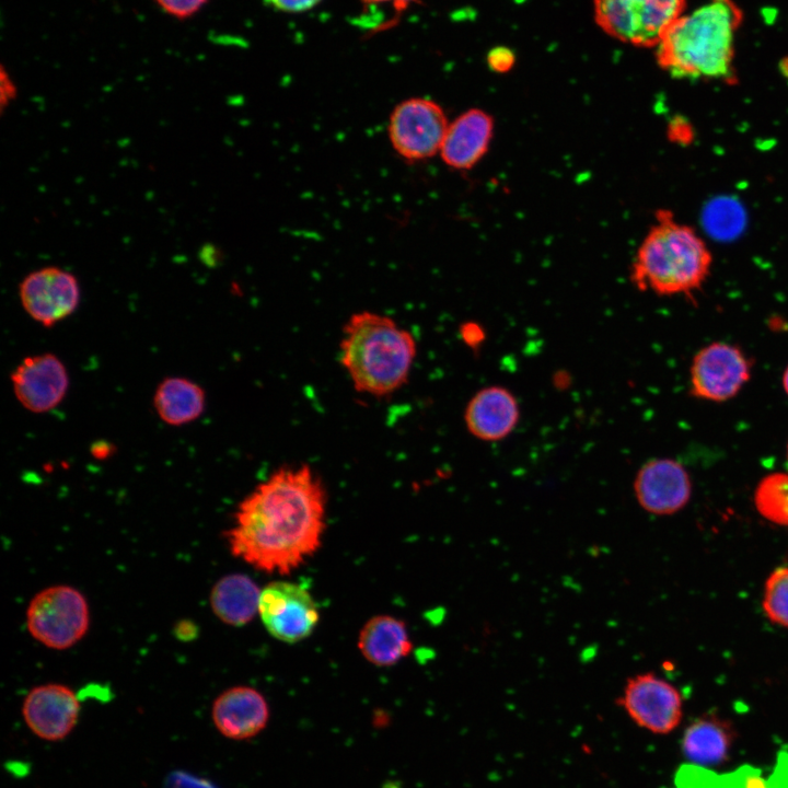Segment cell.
Returning a JSON list of instances; mask_svg holds the SVG:
<instances>
[{"label": "cell", "instance_id": "ffe728a7", "mask_svg": "<svg viewBox=\"0 0 788 788\" xmlns=\"http://www.w3.org/2000/svg\"><path fill=\"white\" fill-rule=\"evenodd\" d=\"M730 722L716 715L695 719L684 731L682 751L694 763L714 765L727 760L734 741Z\"/></svg>", "mask_w": 788, "mask_h": 788}, {"label": "cell", "instance_id": "e0dca14e", "mask_svg": "<svg viewBox=\"0 0 788 788\" xmlns=\"http://www.w3.org/2000/svg\"><path fill=\"white\" fill-rule=\"evenodd\" d=\"M520 417L519 403L506 387L486 386L474 394L464 413L468 432L483 441H499L515 428Z\"/></svg>", "mask_w": 788, "mask_h": 788}, {"label": "cell", "instance_id": "52a82bcc", "mask_svg": "<svg viewBox=\"0 0 788 788\" xmlns=\"http://www.w3.org/2000/svg\"><path fill=\"white\" fill-rule=\"evenodd\" d=\"M449 126L443 108L427 97H409L390 114L387 137L394 152L408 163L439 154Z\"/></svg>", "mask_w": 788, "mask_h": 788}, {"label": "cell", "instance_id": "277c9868", "mask_svg": "<svg viewBox=\"0 0 788 788\" xmlns=\"http://www.w3.org/2000/svg\"><path fill=\"white\" fill-rule=\"evenodd\" d=\"M711 254L697 232L667 210L642 240L631 266L637 289L660 296L691 294L707 279Z\"/></svg>", "mask_w": 788, "mask_h": 788}, {"label": "cell", "instance_id": "4dcf8cb0", "mask_svg": "<svg viewBox=\"0 0 788 788\" xmlns=\"http://www.w3.org/2000/svg\"><path fill=\"white\" fill-rule=\"evenodd\" d=\"M787 457H788V445H787Z\"/></svg>", "mask_w": 788, "mask_h": 788}, {"label": "cell", "instance_id": "9a60e30c", "mask_svg": "<svg viewBox=\"0 0 788 788\" xmlns=\"http://www.w3.org/2000/svg\"><path fill=\"white\" fill-rule=\"evenodd\" d=\"M269 717V706L264 695L245 685L225 690L211 707L216 729L233 741L253 739L266 728Z\"/></svg>", "mask_w": 788, "mask_h": 788}, {"label": "cell", "instance_id": "7a4b0ae2", "mask_svg": "<svg viewBox=\"0 0 788 788\" xmlns=\"http://www.w3.org/2000/svg\"><path fill=\"white\" fill-rule=\"evenodd\" d=\"M741 21L742 12L732 0H711L681 15L657 44L659 66L676 79H732Z\"/></svg>", "mask_w": 788, "mask_h": 788}, {"label": "cell", "instance_id": "5bb4252c", "mask_svg": "<svg viewBox=\"0 0 788 788\" xmlns=\"http://www.w3.org/2000/svg\"><path fill=\"white\" fill-rule=\"evenodd\" d=\"M80 700L63 684L48 683L33 687L22 704V716L37 738L56 742L67 738L77 726Z\"/></svg>", "mask_w": 788, "mask_h": 788}, {"label": "cell", "instance_id": "8fae6325", "mask_svg": "<svg viewBox=\"0 0 788 788\" xmlns=\"http://www.w3.org/2000/svg\"><path fill=\"white\" fill-rule=\"evenodd\" d=\"M19 297L31 318L51 327L77 310L81 290L72 273L58 266H46L23 278L19 285Z\"/></svg>", "mask_w": 788, "mask_h": 788}, {"label": "cell", "instance_id": "44dd1931", "mask_svg": "<svg viewBox=\"0 0 788 788\" xmlns=\"http://www.w3.org/2000/svg\"><path fill=\"white\" fill-rule=\"evenodd\" d=\"M154 409L165 424L183 426L200 417L206 407V392L196 382L169 376L160 382L153 395Z\"/></svg>", "mask_w": 788, "mask_h": 788}, {"label": "cell", "instance_id": "3957f363", "mask_svg": "<svg viewBox=\"0 0 788 788\" xmlns=\"http://www.w3.org/2000/svg\"><path fill=\"white\" fill-rule=\"evenodd\" d=\"M416 354L414 336L386 315L360 311L343 327L340 362L359 393L384 397L399 390Z\"/></svg>", "mask_w": 788, "mask_h": 788}, {"label": "cell", "instance_id": "484cf974", "mask_svg": "<svg viewBox=\"0 0 788 788\" xmlns=\"http://www.w3.org/2000/svg\"><path fill=\"white\" fill-rule=\"evenodd\" d=\"M265 2L281 12L299 13L314 8L321 0H265Z\"/></svg>", "mask_w": 788, "mask_h": 788}, {"label": "cell", "instance_id": "ba28073f", "mask_svg": "<svg viewBox=\"0 0 788 788\" xmlns=\"http://www.w3.org/2000/svg\"><path fill=\"white\" fill-rule=\"evenodd\" d=\"M258 615L276 639L294 644L315 629L320 613L310 592L290 581H273L260 591Z\"/></svg>", "mask_w": 788, "mask_h": 788}, {"label": "cell", "instance_id": "7c38bea8", "mask_svg": "<svg viewBox=\"0 0 788 788\" xmlns=\"http://www.w3.org/2000/svg\"><path fill=\"white\" fill-rule=\"evenodd\" d=\"M10 380L19 403L35 414L56 408L69 389L67 368L51 352L25 357L12 371Z\"/></svg>", "mask_w": 788, "mask_h": 788}, {"label": "cell", "instance_id": "603a6c76", "mask_svg": "<svg viewBox=\"0 0 788 788\" xmlns=\"http://www.w3.org/2000/svg\"><path fill=\"white\" fill-rule=\"evenodd\" d=\"M762 606L772 623L788 628V566L778 567L768 576Z\"/></svg>", "mask_w": 788, "mask_h": 788}, {"label": "cell", "instance_id": "9c48e42d", "mask_svg": "<svg viewBox=\"0 0 788 788\" xmlns=\"http://www.w3.org/2000/svg\"><path fill=\"white\" fill-rule=\"evenodd\" d=\"M616 702L637 726L656 734L672 732L683 716L680 691L652 672L628 677Z\"/></svg>", "mask_w": 788, "mask_h": 788}, {"label": "cell", "instance_id": "83f0119b", "mask_svg": "<svg viewBox=\"0 0 788 788\" xmlns=\"http://www.w3.org/2000/svg\"><path fill=\"white\" fill-rule=\"evenodd\" d=\"M463 340L471 347H477L484 339L483 328L477 323H465L461 327Z\"/></svg>", "mask_w": 788, "mask_h": 788}, {"label": "cell", "instance_id": "ac0fdd59", "mask_svg": "<svg viewBox=\"0 0 788 788\" xmlns=\"http://www.w3.org/2000/svg\"><path fill=\"white\" fill-rule=\"evenodd\" d=\"M413 648L404 621L392 615H375L360 629L358 649L373 665L391 667L407 657Z\"/></svg>", "mask_w": 788, "mask_h": 788}, {"label": "cell", "instance_id": "d4e9b609", "mask_svg": "<svg viewBox=\"0 0 788 788\" xmlns=\"http://www.w3.org/2000/svg\"><path fill=\"white\" fill-rule=\"evenodd\" d=\"M487 63L490 70L505 73L512 69L515 63L514 53L506 46H497L489 50Z\"/></svg>", "mask_w": 788, "mask_h": 788}, {"label": "cell", "instance_id": "f1b7e54d", "mask_svg": "<svg viewBox=\"0 0 788 788\" xmlns=\"http://www.w3.org/2000/svg\"><path fill=\"white\" fill-rule=\"evenodd\" d=\"M368 4H381L389 3L397 11H403L408 8L415 0H361Z\"/></svg>", "mask_w": 788, "mask_h": 788}, {"label": "cell", "instance_id": "5b68a950", "mask_svg": "<svg viewBox=\"0 0 788 788\" xmlns=\"http://www.w3.org/2000/svg\"><path fill=\"white\" fill-rule=\"evenodd\" d=\"M90 625L84 595L70 586H51L36 593L26 610V626L34 639L47 648L74 646Z\"/></svg>", "mask_w": 788, "mask_h": 788}, {"label": "cell", "instance_id": "7402d4cb", "mask_svg": "<svg viewBox=\"0 0 788 788\" xmlns=\"http://www.w3.org/2000/svg\"><path fill=\"white\" fill-rule=\"evenodd\" d=\"M753 501L764 519L788 526V473L775 472L764 476L754 490Z\"/></svg>", "mask_w": 788, "mask_h": 788}, {"label": "cell", "instance_id": "30bf717a", "mask_svg": "<svg viewBox=\"0 0 788 788\" xmlns=\"http://www.w3.org/2000/svg\"><path fill=\"white\" fill-rule=\"evenodd\" d=\"M751 369L750 359L738 346L711 343L693 358L691 393L705 401H728L750 380Z\"/></svg>", "mask_w": 788, "mask_h": 788}, {"label": "cell", "instance_id": "2e32d148", "mask_svg": "<svg viewBox=\"0 0 788 788\" xmlns=\"http://www.w3.org/2000/svg\"><path fill=\"white\" fill-rule=\"evenodd\" d=\"M493 135V117L483 109L471 108L449 123L439 155L451 169L470 170L488 151Z\"/></svg>", "mask_w": 788, "mask_h": 788}, {"label": "cell", "instance_id": "4316f807", "mask_svg": "<svg viewBox=\"0 0 788 788\" xmlns=\"http://www.w3.org/2000/svg\"><path fill=\"white\" fill-rule=\"evenodd\" d=\"M0 106L3 112L18 95L16 85L3 66L0 71Z\"/></svg>", "mask_w": 788, "mask_h": 788}, {"label": "cell", "instance_id": "4fadbf2b", "mask_svg": "<svg viewBox=\"0 0 788 788\" xmlns=\"http://www.w3.org/2000/svg\"><path fill=\"white\" fill-rule=\"evenodd\" d=\"M634 494L639 506L656 515L682 510L692 495V480L685 467L672 459H653L637 472Z\"/></svg>", "mask_w": 788, "mask_h": 788}, {"label": "cell", "instance_id": "8992f818", "mask_svg": "<svg viewBox=\"0 0 788 788\" xmlns=\"http://www.w3.org/2000/svg\"><path fill=\"white\" fill-rule=\"evenodd\" d=\"M684 8L685 0H594L598 25L612 37L639 47L657 46Z\"/></svg>", "mask_w": 788, "mask_h": 788}, {"label": "cell", "instance_id": "6da1fadb", "mask_svg": "<svg viewBox=\"0 0 788 788\" xmlns=\"http://www.w3.org/2000/svg\"><path fill=\"white\" fill-rule=\"evenodd\" d=\"M326 493L309 465L281 467L239 505L230 552L257 570L289 575L321 546Z\"/></svg>", "mask_w": 788, "mask_h": 788}, {"label": "cell", "instance_id": "d6986e66", "mask_svg": "<svg viewBox=\"0 0 788 788\" xmlns=\"http://www.w3.org/2000/svg\"><path fill=\"white\" fill-rule=\"evenodd\" d=\"M260 591L246 575H227L220 578L210 591L211 610L224 624L244 626L258 614Z\"/></svg>", "mask_w": 788, "mask_h": 788}, {"label": "cell", "instance_id": "f546056e", "mask_svg": "<svg viewBox=\"0 0 788 788\" xmlns=\"http://www.w3.org/2000/svg\"><path fill=\"white\" fill-rule=\"evenodd\" d=\"M783 387H784L786 394L788 395V366L785 369L784 374H783Z\"/></svg>", "mask_w": 788, "mask_h": 788}, {"label": "cell", "instance_id": "cb8c5ba5", "mask_svg": "<svg viewBox=\"0 0 788 788\" xmlns=\"http://www.w3.org/2000/svg\"><path fill=\"white\" fill-rule=\"evenodd\" d=\"M209 0H154L167 15L177 20H186L196 15Z\"/></svg>", "mask_w": 788, "mask_h": 788}]
</instances>
